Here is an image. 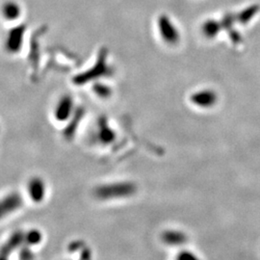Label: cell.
I'll return each mask as SVG.
<instances>
[{
	"label": "cell",
	"instance_id": "1",
	"mask_svg": "<svg viewBox=\"0 0 260 260\" xmlns=\"http://www.w3.org/2000/svg\"><path fill=\"white\" fill-rule=\"evenodd\" d=\"M135 191V184L130 182H120L99 186L94 190V196L100 200H115L132 196Z\"/></svg>",
	"mask_w": 260,
	"mask_h": 260
},
{
	"label": "cell",
	"instance_id": "2",
	"mask_svg": "<svg viewBox=\"0 0 260 260\" xmlns=\"http://www.w3.org/2000/svg\"><path fill=\"white\" fill-rule=\"evenodd\" d=\"M156 25L159 37L161 38L164 44L170 47H176L180 43V31L171 17L168 15H160L158 17Z\"/></svg>",
	"mask_w": 260,
	"mask_h": 260
},
{
	"label": "cell",
	"instance_id": "3",
	"mask_svg": "<svg viewBox=\"0 0 260 260\" xmlns=\"http://www.w3.org/2000/svg\"><path fill=\"white\" fill-rule=\"evenodd\" d=\"M218 94L210 88L198 90L190 95V103L201 109L213 108L218 103Z\"/></svg>",
	"mask_w": 260,
	"mask_h": 260
},
{
	"label": "cell",
	"instance_id": "4",
	"mask_svg": "<svg viewBox=\"0 0 260 260\" xmlns=\"http://www.w3.org/2000/svg\"><path fill=\"white\" fill-rule=\"evenodd\" d=\"M25 31H26V26L24 24H20L10 30L4 45L5 49L8 53L17 54L21 50L23 42H24Z\"/></svg>",
	"mask_w": 260,
	"mask_h": 260
},
{
	"label": "cell",
	"instance_id": "5",
	"mask_svg": "<svg viewBox=\"0 0 260 260\" xmlns=\"http://www.w3.org/2000/svg\"><path fill=\"white\" fill-rule=\"evenodd\" d=\"M75 111V102L70 94L63 95L56 104L54 109V117L56 121H68Z\"/></svg>",
	"mask_w": 260,
	"mask_h": 260
},
{
	"label": "cell",
	"instance_id": "6",
	"mask_svg": "<svg viewBox=\"0 0 260 260\" xmlns=\"http://www.w3.org/2000/svg\"><path fill=\"white\" fill-rule=\"evenodd\" d=\"M22 205V199L19 194L13 193L0 201V220L17 211Z\"/></svg>",
	"mask_w": 260,
	"mask_h": 260
},
{
	"label": "cell",
	"instance_id": "7",
	"mask_svg": "<svg viewBox=\"0 0 260 260\" xmlns=\"http://www.w3.org/2000/svg\"><path fill=\"white\" fill-rule=\"evenodd\" d=\"M28 194L30 199L35 203H41L44 201L46 196V184L40 177H33L29 180L27 185Z\"/></svg>",
	"mask_w": 260,
	"mask_h": 260
},
{
	"label": "cell",
	"instance_id": "8",
	"mask_svg": "<svg viewBox=\"0 0 260 260\" xmlns=\"http://www.w3.org/2000/svg\"><path fill=\"white\" fill-rule=\"evenodd\" d=\"M95 135L99 139V142L103 145H109L116 138V133L113 128L110 127L106 119H100Z\"/></svg>",
	"mask_w": 260,
	"mask_h": 260
},
{
	"label": "cell",
	"instance_id": "9",
	"mask_svg": "<svg viewBox=\"0 0 260 260\" xmlns=\"http://www.w3.org/2000/svg\"><path fill=\"white\" fill-rule=\"evenodd\" d=\"M24 241V235L21 232L14 233L0 249V255L8 257L10 254L18 249L21 243Z\"/></svg>",
	"mask_w": 260,
	"mask_h": 260
},
{
	"label": "cell",
	"instance_id": "10",
	"mask_svg": "<svg viewBox=\"0 0 260 260\" xmlns=\"http://www.w3.org/2000/svg\"><path fill=\"white\" fill-rule=\"evenodd\" d=\"M1 14L3 18L9 21L17 20L21 15V8L15 1H6L1 7Z\"/></svg>",
	"mask_w": 260,
	"mask_h": 260
},
{
	"label": "cell",
	"instance_id": "11",
	"mask_svg": "<svg viewBox=\"0 0 260 260\" xmlns=\"http://www.w3.org/2000/svg\"><path fill=\"white\" fill-rule=\"evenodd\" d=\"M202 34L207 40H212L218 36L221 31L220 23L215 19H206L202 24Z\"/></svg>",
	"mask_w": 260,
	"mask_h": 260
},
{
	"label": "cell",
	"instance_id": "12",
	"mask_svg": "<svg viewBox=\"0 0 260 260\" xmlns=\"http://www.w3.org/2000/svg\"><path fill=\"white\" fill-rule=\"evenodd\" d=\"M185 235L183 233H177V232H169L163 235L164 241L167 242L170 245H180L185 241Z\"/></svg>",
	"mask_w": 260,
	"mask_h": 260
},
{
	"label": "cell",
	"instance_id": "13",
	"mask_svg": "<svg viewBox=\"0 0 260 260\" xmlns=\"http://www.w3.org/2000/svg\"><path fill=\"white\" fill-rule=\"evenodd\" d=\"M43 236L42 233H40L37 230H32L24 236V241L26 242V244L29 246H35L40 244V242L42 241Z\"/></svg>",
	"mask_w": 260,
	"mask_h": 260
},
{
	"label": "cell",
	"instance_id": "14",
	"mask_svg": "<svg viewBox=\"0 0 260 260\" xmlns=\"http://www.w3.org/2000/svg\"><path fill=\"white\" fill-rule=\"evenodd\" d=\"M93 90L94 93L102 99H107L111 95V88L108 87L106 84H96L93 87Z\"/></svg>",
	"mask_w": 260,
	"mask_h": 260
},
{
	"label": "cell",
	"instance_id": "15",
	"mask_svg": "<svg viewBox=\"0 0 260 260\" xmlns=\"http://www.w3.org/2000/svg\"><path fill=\"white\" fill-rule=\"evenodd\" d=\"M19 260H34V254L28 248H23L19 251Z\"/></svg>",
	"mask_w": 260,
	"mask_h": 260
},
{
	"label": "cell",
	"instance_id": "16",
	"mask_svg": "<svg viewBox=\"0 0 260 260\" xmlns=\"http://www.w3.org/2000/svg\"><path fill=\"white\" fill-rule=\"evenodd\" d=\"M178 260H199L198 257H196L195 255H193L190 252H183L180 253L178 256Z\"/></svg>",
	"mask_w": 260,
	"mask_h": 260
},
{
	"label": "cell",
	"instance_id": "17",
	"mask_svg": "<svg viewBox=\"0 0 260 260\" xmlns=\"http://www.w3.org/2000/svg\"><path fill=\"white\" fill-rule=\"evenodd\" d=\"M0 260H8V258L5 257V256H1V255H0Z\"/></svg>",
	"mask_w": 260,
	"mask_h": 260
}]
</instances>
